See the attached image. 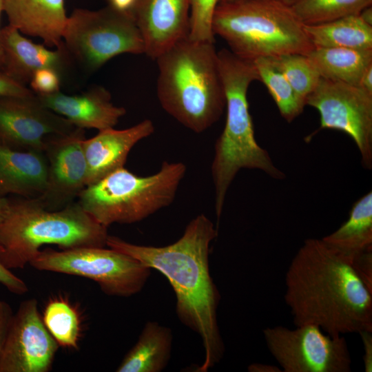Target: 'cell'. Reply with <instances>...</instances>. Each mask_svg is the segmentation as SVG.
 Returning <instances> with one entry per match:
<instances>
[{
	"mask_svg": "<svg viewBox=\"0 0 372 372\" xmlns=\"http://www.w3.org/2000/svg\"><path fill=\"white\" fill-rule=\"evenodd\" d=\"M34 94L31 89L0 72V97L28 96Z\"/></svg>",
	"mask_w": 372,
	"mask_h": 372,
	"instance_id": "cell-31",
	"label": "cell"
},
{
	"mask_svg": "<svg viewBox=\"0 0 372 372\" xmlns=\"http://www.w3.org/2000/svg\"><path fill=\"white\" fill-rule=\"evenodd\" d=\"M172 333L157 322L144 326L134 346L125 355L117 372H160L171 356Z\"/></svg>",
	"mask_w": 372,
	"mask_h": 372,
	"instance_id": "cell-22",
	"label": "cell"
},
{
	"mask_svg": "<svg viewBox=\"0 0 372 372\" xmlns=\"http://www.w3.org/2000/svg\"><path fill=\"white\" fill-rule=\"evenodd\" d=\"M263 329L267 349L285 372H349L351 357L343 335L333 336L313 324Z\"/></svg>",
	"mask_w": 372,
	"mask_h": 372,
	"instance_id": "cell-10",
	"label": "cell"
},
{
	"mask_svg": "<svg viewBox=\"0 0 372 372\" xmlns=\"http://www.w3.org/2000/svg\"><path fill=\"white\" fill-rule=\"evenodd\" d=\"M10 201L6 198H0V223L5 218L9 207Z\"/></svg>",
	"mask_w": 372,
	"mask_h": 372,
	"instance_id": "cell-39",
	"label": "cell"
},
{
	"mask_svg": "<svg viewBox=\"0 0 372 372\" xmlns=\"http://www.w3.org/2000/svg\"><path fill=\"white\" fill-rule=\"evenodd\" d=\"M59 346L45 327L34 298L13 314L0 357V372H48Z\"/></svg>",
	"mask_w": 372,
	"mask_h": 372,
	"instance_id": "cell-12",
	"label": "cell"
},
{
	"mask_svg": "<svg viewBox=\"0 0 372 372\" xmlns=\"http://www.w3.org/2000/svg\"><path fill=\"white\" fill-rule=\"evenodd\" d=\"M186 171L181 162L164 161L158 172L148 176L123 167L86 186L78 195V203L106 227L139 222L173 202Z\"/></svg>",
	"mask_w": 372,
	"mask_h": 372,
	"instance_id": "cell-7",
	"label": "cell"
},
{
	"mask_svg": "<svg viewBox=\"0 0 372 372\" xmlns=\"http://www.w3.org/2000/svg\"><path fill=\"white\" fill-rule=\"evenodd\" d=\"M362 345L364 354L362 356L364 369L366 372L372 371V331H364L359 333Z\"/></svg>",
	"mask_w": 372,
	"mask_h": 372,
	"instance_id": "cell-35",
	"label": "cell"
},
{
	"mask_svg": "<svg viewBox=\"0 0 372 372\" xmlns=\"http://www.w3.org/2000/svg\"><path fill=\"white\" fill-rule=\"evenodd\" d=\"M191 0H136L131 10L145 54L156 59L189 34Z\"/></svg>",
	"mask_w": 372,
	"mask_h": 372,
	"instance_id": "cell-15",
	"label": "cell"
},
{
	"mask_svg": "<svg viewBox=\"0 0 372 372\" xmlns=\"http://www.w3.org/2000/svg\"><path fill=\"white\" fill-rule=\"evenodd\" d=\"M248 371L249 372H281L282 371L280 368L277 366L262 364V363H253L248 366Z\"/></svg>",
	"mask_w": 372,
	"mask_h": 372,
	"instance_id": "cell-37",
	"label": "cell"
},
{
	"mask_svg": "<svg viewBox=\"0 0 372 372\" xmlns=\"http://www.w3.org/2000/svg\"><path fill=\"white\" fill-rule=\"evenodd\" d=\"M260 81L267 87L281 116L290 123L304 110L305 100L298 95L271 57L254 60Z\"/></svg>",
	"mask_w": 372,
	"mask_h": 372,
	"instance_id": "cell-25",
	"label": "cell"
},
{
	"mask_svg": "<svg viewBox=\"0 0 372 372\" xmlns=\"http://www.w3.org/2000/svg\"><path fill=\"white\" fill-rule=\"evenodd\" d=\"M218 57L227 109L225 125L216 141L211 167L218 220L228 189L240 169H259L278 180L285 174L274 165L268 152L255 138L247 101L250 84L260 81L254 61L225 48L218 52Z\"/></svg>",
	"mask_w": 372,
	"mask_h": 372,
	"instance_id": "cell-4",
	"label": "cell"
},
{
	"mask_svg": "<svg viewBox=\"0 0 372 372\" xmlns=\"http://www.w3.org/2000/svg\"><path fill=\"white\" fill-rule=\"evenodd\" d=\"M154 132L152 121L145 119L127 129L109 128L85 138L82 145L87 167L86 186L123 167L132 147Z\"/></svg>",
	"mask_w": 372,
	"mask_h": 372,
	"instance_id": "cell-18",
	"label": "cell"
},
{
	"mask_svg": "<svg viewBox=\"0 0 372 372\" xmlns=\"http://www.w3.org/2000/svg\"><path fill=\"white\" fill-rule=\"evenodd\" d=\"M351 265L372 291V251L364 252L358 256Z\"/></svg>",
	"mask_w": 372,
	"mask_h": 372,
	"instance_id": "cell-33",
	"label": "cell"
},
{
	"mask_svg": "<svg viewBox=\"0 0 372 372\" xmlns=\"http://www.w3.org/2000/svg\"><path fill=\"white\" fill-rule=\"evenodd\" d=\"M322 240L349 264L364 252L372 251V192L352 206L349 218Z\"/></svg>",
	"mask_w": 372,
	"mask_h": 372,
	"instance_id": "cell-21",
	"label": "cell"
},
{
	"mask_svg": "<svg viewBox=\"0 0 372 372\" xmlns=\"http://www.w3.org/2000/svg\"><path fill=\"white\" fill-rule=\"evenodd\" d=\"M358 86L372 94V64L369 65L364 72Z\"/></svg>",
	"mask_w": 372,
	"mask_h": 372,
	"instance_id": "cell-36",
	"label": "cell"
},
{
	"mask_svg": "<svg viewBox=\"0 0 372 372\" xmlns=\"http://www.w3.org/2000/svg\"><path fill=\"white\" fill-rule=\"evenodd\" d=\"M316 108L320 127L348 134L356 144L363 166L372 168V94L359 86L320 78L305 99Z\"/></svg>",
	"mask_w": 372,
	"mask_h": 372,
	"instance_id": "cell-11",
	"label": "cell"
},
{
	"mask_svg": "<svg viewBox=\"0 0 372 372\" xmlns=\"http://www.w3.org/2000/svg\"><path fill=\"white\" fill-rule=\"evenodd\" d=\"M48 184V163L44 152L19 150L0 142V198L16 194L34 199Z\"/></svg>",
	"mask_w": 372,
	"mask_h": 372,
	"instance_id": "cell-20",
	"label": "cell"
},
{
	"mask_svg": "<svg viewBox=\"0 0 372 372\" xmlns=\"http://www.w3.org/2000/svg\"><path fill=\"white\" fill-rule=\"evenodd\" d=\"M35 94L46 108L83 130L113 128L126 114L123 107L112 103L110 92L103 86H94L78 95H67L61 91Z\"/></svg>",
	"mask_w": 372,
	"mask_h": 372,
	"instance_id": "cell-16",
	"label": "cell"
},
{
	"mask_svg": "<svg viewBox=\"0 0 372 372\" xmlns=\"http://www.w3.org/2000/svg\"><path fill=\"white\" fill-rule=\"evenodd\" d=\"M63 42L72 59L89 72L121 54H145L132 13L110 5L97 10H74L68 17Z\"/></svg>",
	"mask_w": 372,
	"mask_h": 372,
	"instance_id": "cell-8",
	"label": "cell"
},
{
	"mask_svg": "<svg viewBox=\"0 0 372 372\" xmlns=\"http://www.w3.org/2000/svg\"><path fill=\"white\" fill-rule=\"evenodd\" d=\"M284 299L296 326L333 335L372 331V291L322 239L309 238L285 274Z\"/></svg>",
	"mask_w": 372,
	"mask_h": 372,
	"instance_id": "cell-2",
	"label": "cell"
},
{
	"mask_svg": "<svg viewBox=\"0 0 372 372\" xmlns=\"http://www.w3.org/2000/svg\"><path fill=\"white\" fill-rule=\"evenodd\" d=\"M155 60L157 96L169 115L196 133L219 120L226 98L214 43L187 35Z\"/></svg>",
	"mask_w": 372,
	"mask_h": 372,
	"instance_id": "cell-3",
	"label": "cell"
},
{
	"mask_svg": "<svg viewBox=\"0 0 372 372\" xmlns=\"http://www.w3.org/2000/svg\"><path fill=\"white\" fill-rule=\"evenodd\" d=\"M83 129L75 127L68 133L51 136L45 154L48 163V184L45 192L37 199L45 208L65 207L87 185V167L83 149Z\"/></svg>",
	"mask_w": 372,
	"mask_h": 372,
	"instance_id": "cell-14",
	"label": "cell"
},
{
	"mask_svg": "<svg viewBox=\"0 0 372 372\" xmlns=\"http://www.w3.org/2000/svg\"><path fill=\"white\" fill-rule=\"evenodd\" d=\"M0 283L11 293L23 295L27 293L28 288L25 282L12 273L6 267L1 259L0 249Z\"/></svg>",
	"mask_w": 372,
	"mask_h": 372,
	"instance_id": "cell-32",
	"label": "cell"
},
{
	"mask_svg": "<svg viewBox=\"0 0 372 372\" xmlns=\"http://www.w3.org/2000/svg\"><path fill=\"white\" fill-rule=\"evenodd\" d=\"M271 58L296 93L305 100L321 78L309 57L303 54H287Z\"/></svg>",
	"mask_w": 372,
	"mask_h": 372,
	"instance_id": "cell-28",
	"label": "cell"
},
{
	"mask_svg": "<svg viewBox=\"0 0 372 372\" xmlns=\"http://www.w3.org/2000/svg\"><path fill=\"white\" fill-rule=\"evenodd\" d=\"M372 0H296L290 6L303 25L320 24L358 15Z\"/></svg>",
	"mask_w": 372,
	"mask_h": 372,
	"instance_id": "cell-26",
	"label": "cell"
},
{
	"mask_svg": "<svg viewBox=\"0 0 372 372\" xmlns=\"http://www.w3.org/2000/svg\"><path fill=\"white\" fill-rule=\"evenodd\" d=\"M107 229L78 203L60 209H47L33 198L10 203L0 223L1 259L9 269L23 268L44 245L104 247Z\"/></svg>",
	"mask_w": 372,
	"mask_h": 372,
	"instance_id": "cell-5",
	"label": "cell"
},
{
	"mask_svg": "<svg viewBox=\"0 0 372 372\" xmlns=\"http://www.w3.org/2000/svg\"><path fill=\"white\" fill-rule=\"evenodd\" d=\"M3 12V3L2 0H0V15L1 13ZM3 65V52H2V48L1 45V29H0V72H1Z\"/></svg>",
	"mask_w": 372,
	"mask_h": 372,
	"instance_id": "cell-40",
	"label": "cell"
},
{
	"mask_svg": "<svg viewBox=\"0 0 372 372\" xmlns=\"http://www.w3.org/2000/svg\"><path fill=\"white\" fill-rule=\"evenodd\" d=\"M13 313L9 304L0 300V357L1 355Z\"/></svg>",
	"mask_w": 372,
	"mask_h": 372,
	"instance_id": "cell-34",
	"label": "cell"
},
{
	"mask_svg": "<svg viewBox=\"0 0 372 372\" xmlns=\"http://www.w3.org/2000/svg\"><path fill=\"white\" fill-rule=\"evenodd\" d=\"M62 76L55 70L43 68L32 76L30 84L37 94H50L60 91Z\"/></svg>",
	"mask_w": 372,
	"mask_h": 372,
	"instance_id": "cell-30",
	"label": "cell"
},
{
	"mask_svg": "<svg viewBox=\"0 0 372 372\" xmlns=\"http://www.w3.org/2000/svg\"><path fill=\"white\" fill-rule=\"evenodd\" d=\"M219 1L220 0H191L188 34L190 39L214 43L212 20Z\"/></svg>",
	"mask_w": 372,
	"mask_h": 372,
	"instance_id": "cell-29",
	"label": "cell"
},
{
	"mask_svg": "<svg viewBox=\"0 0 372 372\" xmlns=\"http://www.w3.org/2000/svg\"><path fill=\"white\" fill-rule=\"evenodd\" d=\"M218 235L213 223L199 214L175 242L154 247L135 245L108 235L107 247L129 255L163 273L176 298L180 321L202 341L204 360L196 371L206 372L223 358L225 345L218 324L220 295L209 270L210 244Z\"/></svg>",
	"mask_w": 372,
	"mask_h": 372,
	"instance_id": "cell-1",
	"label": "cell"
},
{
	"mask_svg": "<svg viewBox=\"0 0 372 372\" xmlns=\"http://www.w3.org/2000/svg\"><path fill=\"white\" fill-rule=\"evenodd\" d=\"M287 6H291L296 0H280Z\"/></svg>",
	"mask_w": 372,
	"mask_h": 372,
	"instance_id": "cell-41",
	"label": "cell"
},
{
	"mask_svg": "<svg viewBox=\"0 0 372 372\" xmlns=\"http://www.w3.org/2000/svg\"><path fill=\"white\" fill-rule=\"evenodd\" d=\"M48 331L61 347L77 349L80 320L74 308L62 298L52 299L42 317Z\"/></svg>",
	"mask_w": 372,
	"mask_h": 372,
	"instance_id": "cell-27",
	"label": "cell"
},
{
	"mask_svg": "<svg viewBox=\"0 0 372 372\" xmlns=\"http://www.w3.org/2000/svg\"><path fill=\"white\" fill-rule=\"evenodd\" d=\"M74 128L65 118L43 105L35 93L0 97V142L10 147L44 152L51 136Z\"/></svg>",
	"mask_w": 372,
	"mask_h": 372,
	"instance_id": "cell-13",
	"label": "cell"
},
{
	"mask_svg": "<svg viewBox=\"0 0 372 372\" xmlns=\"http://www.w3.org/2000/svg\"><path fill=\"white\" fill-rule=\"evenodd\" d=\"M29 264L36 269L89 278L112 296L127 298L140 292L151 268L115 249L84 247L62 251L40 250Z\"/></svg>",
	"mask_w": 372,
	"mask_h": 372,
	"instance_id": "cell-9",
	"label": "cell"
},
{
	"mask_svg": "<svg viewBox=\"0 0 372 372\" xmlns=\"http://www.w3.org/2000/svg\"><path fill=\"white\" fill-rule=\"evenodd\" d=\"M306 55L322 78L357 86L372 64V49L313 48Z\"/></svg>",
	"mask_w": 372,
	"mask_h": 372,
	"instance_id": "cell-23",
	"label": "cell"
},
{
	"mask_svg": "<svg viewBox=\"0 0 372 372\" xmlns=\"http://www.w3.org/2000/svg\"><path fill=\"white\" fill-rule=\"evenodd\" d=\"M214 34L236 55L249 60L303 54L313 46L291 7L280 0H240L219 3L212 20Z\"/></svg>",
	"mask_w": 372,
	"mask_h": 372,
	"instance_id": "cell-6",
	"label": "cell"
},
{
	"mask_svg": "<svg viewBox=\"0 0 372 372\" xmlns=\"http://www.w3.org/2000/svg\"><path fill=\"white\" fill-rule=\"evenodd\" d=\"M238 1H240V0H220L219 3H234Z\"/></svg>",
	"mask_w": 372,
	"mask_h": 372,
	"instance_id": "cell-42",
	"label": "cell"
},
{
	"mask_svg": "<svg viewBox=\"0 0 372 372\" xmlns=\"http://www.w3.org/2000/svg\"><path fill=\"white\" fill-rule=\"evenodd\" d=\"M304 29L313 48L372 49V26L365 23L358 14L304 25Z\"/></svg>",
	"mask_w": 372,
	"mask_h": 372,
	"instance_id": "cell-24",
	"label": "cell"
},
{
	"mask_svg": "<svg viewBox=\"0 0 372 372\" xmlns=\"http://www.w3.org/2000/svg\"><path fill=\"white\" fill-rule=\"evenodd\" d=\"M9 25L21 33L40 38L50 48L64 46L68 20L65 0H2Z\"/></svg>",
	"mask_w": 372,
	"mask_h": 372,
	"instance_id": "cell-19",
	"label": "cell"
},
{
	"mask_svg": "<svg viewBox=\"0 0 372 372\" xmlns=\"http://www.w3.org/2000/svg\"><path fill=\"white\" fill-rule=\"evenodd\" d=\"M360 19L367 25L372 26V7L368 6L363 9L358 14Z\"/></svg>",
	"mask_w": 372,
	"mask_h": 372,
	"instance_id": "cell-38",
	"label": "cell"
},
{
	"mask_svg": "<svg viewBox=\"0 0 372 372\" xmlns=\"http://www.w3.org/2000/svg\"><path fill=\"white\" fill-rule=\"evenodd\" d=\"M1 72L24 85L43 68L54 70L63 76L72 61L65 46L50 50L33 43L9 24L1 30Z\"/></svg>",
	"mask_w": 372,
	"mask_h": 372,
	"instance_id": "cell-17",
	"label": "cell"
}]
</instances>
